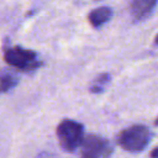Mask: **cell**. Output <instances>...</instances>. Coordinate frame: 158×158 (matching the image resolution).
I'll return each mask as SVG.
<instances>
[{
  "mask_svg": "<svg viewBox=\"0 0 158 158\" xmlns=\"http://www.w3.org/2000/svg\"><path fill=\"white\" fill-rule=\"evenodd\" d=\"M152 132L144 125H133L117 135V144L128 152H141L151 142Z\"/></svg>",
  "mask_w": 158,
  "mask_h": 158,
  "instance_id": "6da1fadb",
  "label": "cell"
},
{
  "mask_svg": "<svg viewBox=\"0 0 158 158\" xmlns=\"http://www.w3.org/2000/svg\"><path fill=\"white\" fill-rule=\"evenodd\" d=\"M58 143L65 152H74L84 138V127L74 120L65 118L57 126Z\"/></svg>",
  "mask_w": 158,
  "mask_h": 158,
  "instance_id": "7a4b0ae2",
  "label": "cell"
},
{
  "mask_svg": "<svg viewBox=\"0 0 158 158\" xmlns=\"http://www.w3.org/2000/svg\"><path fill=\"white\" fill-rule=\"evenodd\" d=\"M5 62L21 70H35L41 65V62L37 59V54L33 51L25 49L22 47H10L5 51L4 54Z\"/></svg>",
  "mask_w": 158,
  "mask_h": 158,
  "instance_id": "3957f363",
  "label": "cell"
},
{
  "mask_svg": "<svg viewBox=\"0 0 158 158\" xmlns=\"http://www.w3.org/2000/svg\"><path fill=\"white\" fill-rule=\"evenodd\" d=\"M80 158H109L112 153L110 142L98 135H88L81 141Z\"/></svg>",
  "mask_w": 158,
  "mask_h": 158,
  "instance_id": "277c9868",
  "label": "cell"
},
{
  "mask_svg": "<svg viewBox=\"0 0 158 158\" xmlns=\"http://www.w3.org/2000/svg\"><path fill=\"white\" fill-rule=\"evenodd\" d=\"M157 0H131V12L135 20H143L151 15Z\"/></svg>",
  "mask_w": 158,
  "mask_h": 158,
  "instance_id": "5b68a950",
  "label": "cell"
},
{
  "mask_svg": "<svg viewBox=\"0 0 158 158\" xmlns=\"http://www.w3.org/2000/svg\"><path fill=\"white\" fill-rule=\"evenodd\" d=\"M111 15H112V11H111L110 7L101 6V7H98V9L93 10L89 14L88 19H89V22L94 27H100L101 25H104L105 22H107L111 19Z\"/></svg>",
  "mask_w": 158,
  "mask_h": 158,
  "instance_id": "8992f818",
  "label": "cell"
},
{
  "mask_svg": "<svg viewBox=\"0 0 158 158\" xmlns=\"http://www.w3.org/2000/svg\"><path fill=\"white\" fill-rule=\"evenodd\" d=\"M110 80H111V77L107 73H104V74L98 75L94 79V81L91 83V85H90V91L94 93V94H98V93L104 91L105 88L107 86V84L110 83Z\"/></svg>",
  "mask_w": 158,
  "mask_h": 158,
  "instance_id": "52a82bcc",
  "label": "cell"
},
{
  "mask_svg": "<svg viewBox=\"0 0 158 158\" xmlns=\"http://www.w3.org/2000/svg\"><path fill=\"white\" fill-rule=\"evenodd\" d=\"M17 85V78L12 74H1L0 75V94L12 89Z\"/></svg>",
  "mask_w": 158,
  "mask_h": 158,
  "instance_id": "ba28073f",
  "label": "cell"
},
{
  "mask_svg": "<svg viewBox=\"0 0 158 158\" xmlns=\"http://www.w3.org/2000/svg\"><path fill=\"white\" fill-rule=\"evenodd\" d=\"M37 158H56L52 153H47V152H44V153H41V154H38L37 156Z\"/></svg>",
  "mask_w": 158,
  "mask_h": 158,
  "instance_id": "9c48e42d",
  "label": "cell"
},
{
  "mask_svg": "<svg viewBox=\"0 0 158 158\" xmlns=\"http://www.w3.org/2000/svg\"><path fill=\"white\" fill-rule=\"evenodd\" d=\"M151 157H152V158H157V147L153 148V151H152V153H151Z\"/></svg>",
  "mask_w": 158,
  "mask_h": 158,
  "instance_id": "30bf717a",
  "label": "cell"
}]
</instances>
